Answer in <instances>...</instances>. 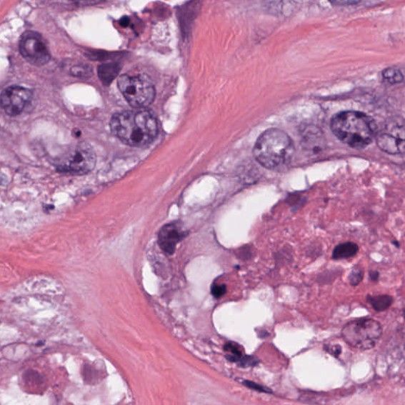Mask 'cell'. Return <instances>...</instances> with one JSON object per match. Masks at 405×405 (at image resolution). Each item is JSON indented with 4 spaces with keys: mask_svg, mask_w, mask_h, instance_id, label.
Instances as JSON below:
<instances>
[{
    "mask_svg": "<svg viewBox=\"0 0 405 405\" xmlns=\"http://www.w3.org/2000/svg\"><path fill=\"white\" fill-rule=\"evenodd\" d=\"M119 71V66L116 64H103L99 69V76L103 84L108 86L113 82Z\"/></svg>",
    "mask_w": 405,
    "mask_h": 405,
    "instance_id": "cell-12",
    "label": "cell"
},
{
    "mask_svg": "<svg viewBox=\"0 0 405 405\" xmlns=\"http://www.w3.org/2000/svg\"><path fill=\"white\" fill-rule=\"evenodd\" d=\"M117 84L132 107L143 109L149 106L156 97L153 84L145 76L124 75L119 79Z\"/></svg>",
    "mask_w": 405,
    "mask_h": 405,
    "instance_id": "cell-5",
    "label": "cell"
},
{
    "mask_svg": "<svg viewBox=\"0 0 405 405\" xmlns=\"http://www.w3.org/2000/svg\"><path fill=\"white\" fill-rule=\"evenodd\" d=\"M293 151L290 136L281 129H272L265 131L257 139L254 156L262 166L274 169L285 164Z\"/></svg>",
    "mask_w": 405,
    "mask_h": 405,
    "instance_id": "cell-3",
    "label": "cell"
},
{
    "mask_svg": "<svg viewBox=\"0 0 405 405\" xmlns=\"http://www.w3.org/2000/svg\"><path fill=\"white\" fill-rule=\"evenodd\" d=\"M331 129L341 141L356 149L369 146L376 135V127L371 117L356 111L337 114L331 122Z\"/></svg>",
    "mask_w": 405,
    "mask_h": 405,
    "instance_id": "cell-2",
    "label": "cell"
},
{
    "mask_svg": "<svg viewBox=\"0 0 405 405\" xmlns=\"http://www.w3.org/2000/svg\"><path fill=\"white\" fill-rule=\"evenodd\" d=\"M71 1L78 4H87L94 2L95 0H71Z\"/></svg>",
    "mask_w": 405,
    "mask_h": 405,
    "instance_id": "cell-22",
    "label": "cell"
},
{
    "mask_svg": "<svg viewBox=\"0 0 405 405\" xmlns=\"http://www.w3.org/2000/svg\"><path fill=\"white\" fill-rule=\"evenodd\" d=\"M32 99V93L27 88L13 86L5 89L0 95V106L6 114L16 116L23 113Z\"/></svg>",
    "mask_w": 405,
    "mask_h": 405,
    "instance_id": "cell-8",
    "label": "cell"
},
{
    "mask_svg": "<svg viewBox=\"0 0 405 405\" xmlns=\"http://www.w3.org/2000/svg\"><path fill=\"white\" fill-rule=\"evenodd\" d=\"M366 301L369 304L374 310L378 312H382L388 310V309L392 306L394 303V299L391 296H387V294H383V296H367Z\"/></svg>",
    "mask_w": 405,
    "mask_h": 405,
    "instance_id": "cell-13",
    "label": "cell"
},
{
    "mask_svg": "<svg viewBox=\"0 0 405 405\" xmlns=\"http://www.w3.org/2000/svg\"><path fill=\"white\" fill-rule=\"evenodd\" d=\"M404 125L393 124L387 126L377 136V144L383 151L391 154L404 152Z\"/></svg>",
    "mask_w": 405,
    "mask_h": 405,
    "instance_id": "cell-9",
    "label": "cell"
},
{
    "mask_svg": "<svg viewBox=\"0 0 405 405\" xmlns=\"http://www.w3.org/2000/svg\"><path fill=\"white\" fill-rule=\"evenodd\" d=\"M359 249L358 245L354 242L342 243L334 249L333 259L336 261L351 259L357 254Z\"/></svg>",
    "mask_w": 405,
    "mask_h": 405,
    "instance_id": "cell-11",
    "label": "cell"
},
{
    "mask_svg": "<svg viewBox=\"0 0 405 405\" xmlns=\"http://www.w3.org/2000/svg\"><path fill=\"white\" fill-rule=\"evenodd\" d=\"M110 128L121 142L134 147L149 146L159 131L156 117L142 109L116 114L110 121Z\"/></svg>",
    "mask_w": 405,
    "mask_h": 405,
    "instance_id": "cell-1",
    "label": "cell"
},
{
    "mask_svg": "<svg viewBox=\"0 0 405 405\" xmlns=\"http://www.w3.org/2000/svg\"><path fill=\"white\" fill-rule=\"evenodd\" d=\"M325 350L329 353V354L338 357L341 355L342 351L341 347L340 345H326Z\"/></svg>",
    "mask_w": 405,
    "mask_h": 405,
    "instance_id": "cell-19",
    "label": "cell"
},
{
    "mask_svg": "<svg viewBox=\"0 0 405 405\" xmlns=\"http://www.w3.org/2000/svg\"><path fill=\"white\" fill-rule=\"evenodd\" d=\"M364 271L359 268L353 269L349 276V281L351 285L357 286L364 279Z\"/></svg>",
    "mask_w": 405,
    "mask_h": 405,
    "instance_id": "cell-16",
    "label": "cell"
},
{
    "mask_svg": "<svg viewBox=\"0 0 405 405\" xmlns=\"http://www.w3.org/2000/svg\"><path fill=\"white\" fill-rule=\"evenodd\" d=\"M242 383L243 385H245L246 387L249 389L256 390V391L265 393V394H272L271 389H270L268 387L263 386L260 384H257V383L256 382L249 380H245L244 381H242Z\"/></svg>",
    "mask_w": 405,
    "mask_h": 405,
    "instance_id": "cell-17",
    "label": "cell"
},
{
    "mask_svg": "<svg viewBox=\"0 0 405 405\" xmlns=\"http://www.w3.org/2000/svg\"><path fill=\"white\" fill-rule=\"evenodd\" d=\"M96 164V156L91 147L80 144L64 154L56 163L59 172L74 175L89 173Z\"/></svg>",
    "mask_w": 405,
    "mask_h": 405,
    "instance_id": "cell-6",
    "label": "cell"
},
{
    "mask_svg": "<svg viewBox=\"0 0 405 405\" xmlns=\"http://www.w3.org/2000/svg\"><path fill=\"white\" fill-rule=\"evenodd\" d=\"M226 292V286L225 284H213L211 286V293L213 296L221 298L224 296Z\"/></svg>",
    "mask_w": 405,
    "mask_h": 405,
    "instance_id": "cell-18",
    "label": "cell"
},
{
    "mask_svg": "<svg viewBox=\"0 0 405 405\" xmlns=\"http://www.w3.org/2000/svg\"><path fill=\"white\" fill-rule=\"evenodd\" d=\"M185 236L186 234L179 225L167 224L161 228L159 235V243L164 252L173 254L176 245Z\"/></svg>",
    "mask_w": 405,
    "mask_h": 405,
    "instance_id": "cell-10",
    "label": "cell"
},
{
    "mask_svg": "<svg viewBox=\"0 0 405 405\" xmlns=\"http://www.w3.org/2000/svg\"><path fill=\"white\" fill-rule=\"evenodd\" d=\"M20 53L31 64H46L51 58L49 50L41 36L34 32L25 33L19 43Z\"/></svg>",
    "mask_w": 405,
    "mask_h": 405,
    "instance_id": "cell-7",
    "label": "cell"
},
{
    "mask_svg": "<svg viewBox=\"0 0 405 405\" xmlns=\"http://www.w3.org/2000/svg\"><path fill=\"white\" fill-rule=\"evenodd\" d=\"M370 276L372 281H378L379 277V274L378 271H371Z\"/></svg>",
    "mask_w": 405,
    "mask_h": 405,
    "instance_id": "cell-21",
    "label": "cell"
},
{
    "mask_svg": "<svg viewBox=\"0 0 405 405\" xmlns=\"http://www.w3.org/2000/svg\"><path fill=\"white\" fill-rule=\"evenodd\" d=\"M344 341L359 350H369L375 347L382 335L381 324L371 319L350 321L342 329Z\"/></svg>",
    "mask_w": 405,
    "mask_h": 405,
    "instance_id": "cell-4",
    "label": "cell"
},
{
    "mask_svg": "<svg viewBox=\"0 0 405 405\" xmlns=\"http://www.w3.org/2000/svg\"><path fill=\"white\" fill-rule=\"evenodd\" d=\"M382 75L387 82L391 84H400L404 79L401 71L394 68L386 69Z\"/></svg>",
    "mask_w": 405,
    "mask_h": 405,
    "instance_id": "cell-15",
    "label": "cell"
},
{
    "mask_svg": "<svg viewBox=\"0 0 405 405\" xmlns=\"http://www.w3.org/2000/svg\"><path fill=\"white\" fill-rule=\"evenodd\" d=\"M224 350L226 352V358L231 362L241 364V361L246 357L244 350L241 346L234 342H229L225 344Z\"/></svg>",
    "mask_w": 405,
    "mask_h": 405,
    "instance_id": "cell-14",
    "label": "cell"
},
{
    "mask_svg": "<svg viewBox=\"0 0 405 405\" xmlns=\"http://www.w3.org/2000/svg\"><path fill=\"white\" fill-rule=\"evenodd\" d=\"M329 1L336 6H350L357 4L360 0H329Z\"/></svg>",
    "mask_w": 405,
    "mask_h": 405,
    "instance_id": "cell-20",
    "label": "cell"
}]
</instances>
